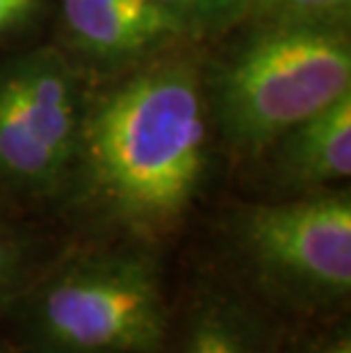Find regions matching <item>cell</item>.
<instances>
[{"mask_svg":"<svg viewBox=\"0 0 351 353\" xmlns=\"http://www.w3.org/2000/svg\"><path fill=\"white\" fill-rule=\"evenodd\" d=\"M205 125L190 64H160L123 82L99 103L80 139L96 196L137 230L176 223L203 178Z\"/></svg>","mask_w":351,"mask_h":353,"instance_id":"1","label":"cell"},{"mask_svg":"<svg viewBox=\"0 0 351 353\" xmlns=\"http://www.w3.org/2000/svg\"><path fill=\"white\" fill-rule=\"evenodd\" d=\"M349 92L351 46L345 28L265 23L221 66L217 110L230 139L260 146Z\"/></svg>","mask_w":351,"mask_h":353,"instance_id":"2","label":"cell"},{"mask_svg":"<svg viewBox=\"0 0 351 353\" xmlns=\"http://www.w3.org/2000/svg\"><path fill=\"white\" fill-rule=\"evenodd\" d=\"M167 333L158 267L144 253L73 262L37 292L28 312L34 353H160Z\"/></svg>","mask_w":351,"mask_h":353,"instance_id":"3","label":"cell"},{"mask_svg":"<svg viewBox=\"0 0 351 353\" xmlns=\"http://www.w3.org/2000/svg\"><path fill=\"white\" fill-rule=\"evenodd\" d=\"M237 242L260 281L299 305L342 301L351 290V201L315 194L251 205L237 216Z\"/></svg>","mask_w":351,"mask_h":353,"instance_id":"4","label":"cell"},{"mask_svg":"<svg viewBox=\"0 0 351 353\" xmlns=\"http://www.w3.org/2000/svg\"><path fill=\"white\" fill-rule=\"evenodd\" d=\"M281 183L292 190H319L351 174V92L305 117L279 137Z\"/></svg>","mask_w":351,"mask_h":353,"instance_id":"5","label":"cell"},{"mask_svg":"<svg viewBox=\"0 0 351 353\" xmlns=\"http://www.w3.org/2000/svg\"><path fill=\"white\" fill-rule=\"evenodd\" d=\"M64 21L92 57L121 62L176 34L153 0H62Z\"/></svg>","mask_w":351,"mask_h":353,"instance_id":"6","label":"cell"},{"mask_svg":"<svg viewBox=\"0 0 351 353\" xmlns=\"http://www.w3.org/2000/svg\"><path fill=\"white\" fill-rule=\"evenodd\" d=\"M32 125L46 148L69 169L82 139L78 89L69 66L53 50L12 62Z\"/></svg>","mask_w":351,"mask_h":353,"instance_id":"7","label":"cell"},{"mask_svg":"<svg viewBox=\"0 0 351 353\" xmlns=\"http://www.w3.org/2000/svg\"><path fill=\"white\" fill-rule=\"evenodd\" d=\"M66 167L37 134L12 66L0 73V178L28 192H50Z\"/></svg>","mask_w":351,"mask_h":353,"instance_id":"8","label":"cell"},{"mask_svg":"<svg viewBox=\"0 0 351 353\" xmlns=\"http://www.w3.org/2000/svg\"><path fill=\"white\" fill-rule=\"evenodd\" d=\"M174 353H276V344L242 303L208 294L192 307Z\"/></svg>","mask_w":351,"mask_h":353,"instance_id":"9","label":"cell"},{"mask_svg":"<svg viewBox=\"0 0 351 353\" xmlns=\"http://www.w3.org/2000/svg\"><path fill=\"white\" fill-rule=\"evenodd\" d=\"M176 34L214 32L249 17L253 0H153Z\"/></svg>","mask_w":351,"mask_h":353,"instance_id":"10","label":"cell"},{"mask_svg":"<svg viewBox=\"0 0 351 353\" xmlns=\"http://www.w3.org/2000/svg\"><path fill=\"white\" fill-rule=\"evenodd\" d=\"M351 0H253L251 14L263 23H326L342 26Z\"/></svg>","mask_w":351,"mask_h":353,"instance_id":"11","label":"cell"},{"mask_svg":"<svg viewBox=\"0 0 351 353\" xmlns=\"http://www.w3.org/2000/svg\"><path fill=\"white\" fill-rule=\"evenodd\" d=\"M21 267L19 242L5 226H0V299L12 290Z\"/></svg>","mask_w":351,"mask_h":353,"instance_id":"12","label":"cell"},{"mask_svg":"<svg viewBox=\"0 0 351 353\" xmlns=\"http://www.w3.org/2000/svg\"><path fill=\"white\" fill-rule=\"evenodd\" d=\"M41 0H0V34L26 26L39 10Z\"/></svg>","mask_w":351,"mask_h":353,"instance_id":"13","label":"cell"},{"mask_svg":"<svg viewBox=\"0 0 351 353\" xmlns=\"http://www.w3.org/2000/svg\"><path fill=\"white\" fill-rule=\"evenodd\" d=\"M308 353H351V337L347 328H340L335 333L319 337L315 344H310Z\"/></svg>","mask_w":351,"mask_h":353,"instance_id":"14","label":"cell"},{"mask_svg":"<svg viewBox=\"0 0 351 353\" xmlns=\"http://www.w3.org/2000/svg\"><path fill=\"white\" fill-rule=\"evenodd\" d=\"M0 353H3V351H0Z\"/></svg>","mask_w":351,"mask_h":353,"instance_id":"15","label":"cell"}]
</instances>
